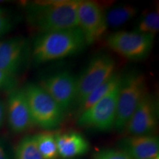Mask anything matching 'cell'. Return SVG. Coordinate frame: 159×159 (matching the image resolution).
Here are the masks:
<instances>
[{
    "label": "cell",
    "instance_id": "1",
    "mask_svg": "<svg viewBox=\"0 0 159 159\" xmlns=\"http://www.w3.org/2000/svg\"><path fill=\"white\" fill-rule=\"evenodd\" d=\"M79 0H39L27 6L30 25L39 33L77 27Z\"/></svg>",
    "mask_w": 159,
    "mask_h": 159
},
{
    "label": "cell",
    "instance_id": "2",
    "mask_svg": "<svg viewBox=\"0 0 159 159\" xmlns=\"http://www.w3.org/2000/svg\"><path fill=\"white\" fill-rule=\"evenodd\" d=\"M87 46L79 27L38 33L32 46L36 64H43L75 55Z\"/></svg>",
    "mask_w": 159,
    "mask_h": 159
},
{
    "label": "cell",
    "instance_id": "3",
    "mask_svg": "<svg viewBox=\"0 0 159 159\" xmlns=\"http://www.w3.org/2000/svg\"><path fill=\"white\" fill-rule=\"evenodd\" d=\"M148 92L144 75L133 70L122 75L117 99L116 118L114 129L124 132L130 116Z\"/></svg>",
    "mask_w": 159,
    "mask_h": 159
},
{
    "label": "cell",
    "instance_id": "4",
    "mask_svg": "<svg viewBox=\"0 0 159 159\" xmlns=\"http://www.w3.org/2000/svg\"><path fill=\"white\" fill-rule=\"evenodd\" d=\"M33 124L50 130L61 125L65 112L39 84L28 83L23 88Z\"/></svg>",
    "mask_w": 159,
    "mask_h": 159
},
{
    "label": "cell",
    "instance_id": "5",
    "mask_svg": "<svg viewBox=\"0 0 159 159\" xmlns=\"http://www.w3.org/2000/svg\"><path fill=\"white\" fill-rule=\"evenodd\" d=\"M116 62L110 55L99 54L93 57L77 76L75 104L78 108L89 94L114 75Z\"/></svg>",
    "mask_w": 159,
    "mask_h": 159
},
{
    "label": "cell",
    "instance_id": "6",
    "mask_svg": "<svg viewBox=\"0 0 159 159\" xmlns=\"http://www.w3.org/2000/svg\"><path fill=\"white\" fill-rule=\"evenodd\" d=\"M120 83L121 81L106 96L79 114L77 125L99 131H108L114 128Z\"/></svg>",
    "mask_w": 159,
    "mask_h": 159
},
{
    "label": "cell",
    "instance_id": "7",
    "mask_svg": "<svg viewBox=\"0 0 159 159\" xmlns=\"http://www.w3.org/2000/svg\"><path fill=\"white\" fill-rule=\"evenodd\" d=\"M155 35L136 30L114 32L106 38L109 48L121 56L134 61L144 59L152 50Z\"/></svg>",
    "mask_w": 159,
    "mask_h": 159
},
{
    "label": "cell",
    "instance_id": "8",
    "mask_svg": "<svg viewBox=\"0 0 159 159\" xmlns=\"http://www.w3.org/2000/svg\"><path fill=\"white\" fill-rule=\"evenodd\" d=\"M77 16V27L82 32L87 45L99 41L108 28L105 10L97 2L79 0Z\"/></svg>",
    "mask_w": 159,
    "mask_h": 159
},
{
    "label": "cell",
    "instance_id": "9",
    "mask_svg": "<svg viewBox=\"0 0 159 159\" xmlns=\"http://www.w3.org/2000/svg\"><path fill=\"white\" fill-rule=\"evenodd\" d=\"M66 113L75 104L77 75L61 71L43 77L38 83Z\"/></svg>",
    "mask_w": 159,
    "mask_h": 159
},
{
    "label": "cell",
    "instance_id": "10",
    "mask_svg": "<svg viewBox=\"0 0 159 159\" xmlns=\"http://www.w3.org/2000/svg\"><path fill=\"white\" fill-rule=\"evenodd\" d=\"M158 122V103L148 91L130 116L124 132L127 136L152 135Z\"/></svg>",
    "mask_w": 159,
    "mask_h": 159
},
{
    "label": "cell",
    "instance_id": "11",
    "mask_svg": "<svg viewBox=\"0 0 159 159\" xmlns=\"http://www.w3.org/2000/svg\"><path fill=\"white\" fill-rule=\"evenodd\" d=\"M30 44L25 38L16 36L0 41V69L16 76L27 63Z\"/></svg>",
    "mask_w": 159,
    "mask_h": 159
},
{
    "label": "cell",
    "instance_id": "12",
    "mask_svg": "<svg viewBox=\"0 0 159 159\" xmlns=\"http://www.w3.org/2000/svg\"><path fill=\"white\" fill-rule=\"evenodd\" d=\"M7 116L10 128L14 134L25 132L34 125L23 89L16 88L9 91Z\"/></svg>",
    "mask_w": 159,
    "mask_h": 159
},
{
    "label": "cell",
    "instance_id": "13",
    "mask_svg": "<svg viewBox=\"0 0 159 159\" xmlns=\"http://www.w3.org/2000/svg\"><path fill=\"white\" fill-rule=\"evenodd\" d=\"M118 148L131 159H153L159 156V140L154 135L126 136L119 141Z\"/></svg>",
    "mask_w": 159,
    "mask_h": 159
},
{
    "label": "cell",
    "instance_id": "14",
    "mask_svg": "<svg viewBox=\"0 0 159 159\" xmlns=\"http://www.w3.org/2000/svg\"><path fill=\"white\" fill-rule=\"evenodd\" d=\"M58 156L71 158L83 156L89 150V143L83 135L75 131L55 134Z\"/></svg>",
    "mask_w": 159,
    "mask_h": 159
},
{
    "label": "cell",
    "instance_id": "15",
    "mask_svg": "<svg viewBox=\"0 0 159 159\" xmlns=\"http://www.w3.org/2000/svg\"><path fill=\"white\" fill-rule=\"evenodd\" d=\"M138 13V9L134 5L122 4L113 7L105 13V19L108 27H119L128 22Z\"/></svg>",
    "mask_w": 159,
    "mask_h": 159
},
{
    "label": "cell",
    "instance_id": "16",
    "mask_svg": "<svg viewBox=\"0 0 159 159\" xmlns=\"http://www.w3.org/2000/svg\"><path fill=\"white\" fill-rule=\"evenodd\" d=\"M122 75L115 73L108 80L105 81L104 83L99 85L98 88H97L94 91H93L89 95L88 97L85 99L83 104L77 108V114H80L83 111L90 108L91 106H92L93 105L97 103L105 96H106L108 93H110L120 83L121 79H122Z\"/></svg>",
    "mask_w": 159,
    "mask_h": 159
},
{
    "label": "cell",
    "instance_id": "17",
    "mask_svg": "<svg viewBox=\"0 0 159 159\" xmlns=\"http://www.w3.org/2000/svg\"><path fill=\"white\" fill-rule=\"evenodd\" d=\"M37 147L43 159H56L58 157L55 135L43 132L34 135Z\"/></svg>",
    "mask_w": 159,
    "mask_h": 159
},
{
    "label": "cell",
    "instance_id": "18",
    "mask_svg": "<svg viewBox=\"0 0 159 159\" xmlns=\"http://www.w3.org/2000/svg\"><path fill=\"white\" fill-rule=\"evenodd\" d=\"M14 159H43L40 153L34 136H25L18 143Z\"/></svg>",
    "mask_w": 159,
    "mask_h": 159
},
{
    "label": "cell",
    "instance_id": "19",
    "mask_svg": "<svg viewBox=\"0 0 159 159\" xmlns=\"http://www.w3.org/2000/svg\"><path fill=\"white\" fill-rule=\"evenodd\" d=\"M135 30L144 34L156 35L159 30L158 8L143 14L139 19Z\"/></svg>",
    "mask_w": 159,
    "mask_h": 159
},
{
    "label": "cell",
    "instance_id": "20",
    "mask_svg": "<svg viewBox=\"0 0 159 159\" xmlns=\"http://www.w3.org/2000/svg\"><path fill=\"white\" fill-rule=\"evenodd\" d=\"M93 159H131L120 149H104L96 152Z\"/></svg>",
    "mask_w": 159,
    "mask_h": 159
},
{
    "label": "cell",
    "instance_id": "21",
    "mask_svg": "<svg viewBox=\"0 0 159 159\" xmlns=\"http://www.w3.org/2000/svg\"><path fill=\"white\" fill-rule=\"evenodd\" d=\"M17 80L16 76L0 69V90L11 91L16 89Z\"/></svg>",
    "mask_w": 159,
    "mask_h": 159
},
{
    "label": "cell",
    "instance_id": "22",
    "mask_svg": "<svg viewBox=\"0 0 159 159\" xmlns=\"http://www.w3.org/2000/svg\"><path fill=\"white\" fill-rule=\"evenodd\" d=\"M13 27V21L11 17L2 9L0 11V39L11 30Z\"/></svg>",
    "mask_w": 159,
    "mask_h": 159
},
{
    "label": "cell",
    "instance_id": "23",
    "mask_svg": "<svg viewBox=\"0 0 159 159\" xmlns=\"http://www.w3.org/2000/svg\"><path fill=\"white\" fill-rule=\"evenodd\" d=\"M0 159H14V154L2 139H0Z\"/></svg>",
    "mask_w": 159,
    "mask_h": 159
},
{
    "label": "cell",
    "instance_id": "24",
    "mask_svg": "<svg viewBox=\"0 0 159 159\" xmlns=\"http://www.w3.org/2000/svg\"><path fill=\"white\" fill-rule=\"evenodd\" d=\"M5 120V106L2 102L0 100V129L2 127Z\"/></svg>",
    "mask_w": 159,
    "mask_h": 159
},
{
    "label": "cell",
    "instance_id": "25",
    "mask_svg": "<svg viewBox=\"0 0 159 159\" xmlns=\"http://www.w3.org/2000/svg\"><path fill=\"white\" fill-rule=\"evenodd\" d=\"M153 159H159V156L156 157V158H153Z\"/></svg>",
    "mask_w": 159,
    "mask_h": 159
},
{
    "label": "cell",
    "instance_id": "26",
    "mask_svg": "<svg viewBox=\"0 0 159 159\" xmlns=\"http://www.w3.org/2000/svg\"><path fill=\"white\" fill-rule=\"evenodd\" d=\"M1 10H2V9H1V8H0V11H1Z\"/></svg>",
    "mask_w": 159,
    "mask_h": 159
}]
</instances>
